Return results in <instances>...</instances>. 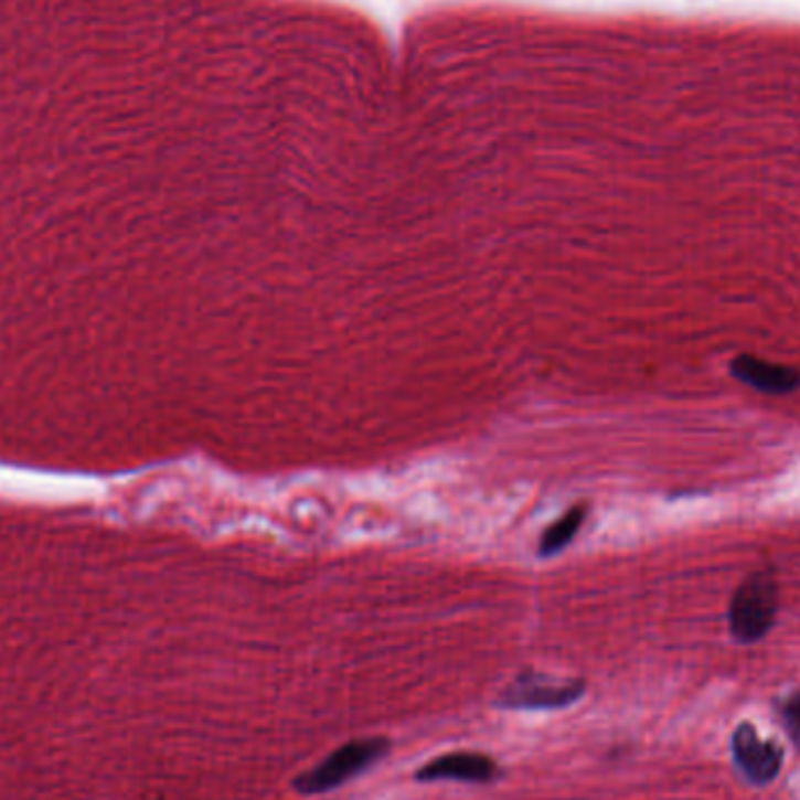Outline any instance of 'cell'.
<instances>
[{
  "label": "cell",
  "mask_w": 800,
  "mask_h": 800,
  "mask_svg": "<svg viewBox=\"0 0 800 800\" xmlns=\"http://www.w3.org/2000/svg\"><path fill=\"white\" fill-rule=\"evenodd\" d=\"M733 756L739 770L754 785H768L782 770V749L775 743H764L751 724H739L733 733Z\"/></svg>",
  "instance_id": "5b68a950"
},
{
  "label": "cell",
  "mask_w": 800,
  "mask_h": 800,
  "mask_svg": "<svg viewBox=\"0 0 800 800\" xmlns=\"http://www.w3.org/2000/svg\"><path fill=\"white\" fill-rule=\"evenodd\" d=\"M779 593L770 572L751 574L733 595L728 622L737 641L754 643L764 639L777 618Z\"/></svg>",
  "instance_id": "7a4b0ae2"
},
{
  "label": "cell",
  "mask_w": 800,
  "mask_h": 800,
  "mask_svg": "<svg viewBox=\"0 0 800 800\" xmlns=\"http://www.w3.org/2000/svg\"><path fill=\"white\" fill-rule=\"evenodd\" d=\"M501 770L494 758L478 751H455L438 758H431L417 772V782H440V779H455V782L468 785H492L499 779Z\"/></svg>",
  "instance_id": "277c9868"
},
{
  "label": "cell",
  "mask_w": 800,
  "mask_h": 800,
  "mask_svg": "<svg viewBox=\"0 0 800 800\" xmlns=\"http://www.w3.org/2000/svg\"><path fill=\"white\" fill-rule=\"evenodd\" d=\"M583 518H585V513H583L580 509H574L572 513H567V515L562 518V520H557V522L551 526V530L545 532V536H543V541H541V555H553V553H559V551L564 548V545H567V543L576 536V532H578V526H580Z\"/></svg>",
  "instance_id": "52a82bcc"
},
{
  "label": "cell",
  "mask_w": 800,
  "mask_h": 800,
  "mask_svg": "<svg viewBox=\"0 0 800 800\" xmlns=\"http://www.w3.org/2000/svg\"><path fill=\"white\" fill-rule=\"evenodd\" d=\"M585 695V681H555L534 672L520 674L501 693L497 707L501 710H564Z\"/></svg>",
  "instance_id": "3957f363"
},
{
  "label": "cell",
  "mask_w": 800,
  "mask_h": 800,
  "mask_svg": "<svg viewBox=\"0 0 800 800\" xmlns=\"http://www.w3.org/2000/svg\"><path fill=\"white\" fill-rule=\"evenodd\" d=\"M388 751H392V743H388L386 737L351 739V743L326 756L319 766L302 772L296 782H292V787L305 796L333 791L346 785L349 779H354L356 775L373 768Z\"/></svg>",
  "instance_id": "6da1fadb"
},
{
  "label": "cell",
  "mask_w": 800,
  "mask_h": 800,
  "mask_svg": "<svg viewBox=\"0 0 800 800\" xmlns=\"http://www.w3.org/2000/svg\"><path fill=\"white\" fill-rule=\"evenodd\" d=\"M782 721L793 745L800 749V691L789 695L782 705Z\"/></svg>",
  "instance_id": "ba28073f"
},
{
  "label": "cell",
  "mask_w": 800,
  "mask_h": 800,
  "mask_svg": "<svg viewBox=\"0 0 800 800\" xmlns=\"http://www.w3.org/2000/svg\"><path fill=\"white\" fill-rule=\"evenodd\" d=\"M730 373L739 382H745L747 386L756 388V392L772 394V396L791 394L800 386L798 370L787 367V365H775V363H768V361H760V359L749 356V354L737 356L730 363Z\"/></svg>",
  "instance_id": "8992f818"
}]
</instances>
